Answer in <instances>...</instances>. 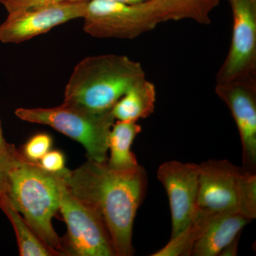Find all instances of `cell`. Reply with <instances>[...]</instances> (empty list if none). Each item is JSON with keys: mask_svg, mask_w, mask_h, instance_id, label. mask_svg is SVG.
<instances>
[{"mask_svg": "<svg viewBox=\"0 0 256 256\" xmlns=\"http://www.w3.org/2000/svg\"><path fill=\"white\" fill-rule=\"evenodd\" d=\"M242 172V168L226 160L200 164L196 208L210 213L238 210Z\"/></svg>", "mask_w": 256, "mask_h": 256, "instance_id": "obj_11", "label": "cell"}, {"mask_svg": "<svg viewBox=\"0 0 256 256\" xmlns=\"http://www.w3.org/2000/svg\"><path fill=\"white\" fill-rule=\"evenodd\" d=\"M252 220L237 210H228L212 216L204 233L196 242L192 256H216L240 235Z\"/></svg>", "mask_w": 256, "mask_h": 256, "instance_id": "obj_12", "label": "cell"}, {"mask_svg": "<svg viewBox=\"0 0 256 256\" xmlns=\"http://www.w3.org/2000/svg\"><path fill=\"white\" fill-rule=\"evenodd\" d=\"M238 210L249 220L256 218V175L242 170Z\"/></svg>", "mask_w": 256, "mask_h": 256, "instance_id": "obj_18", "label": "cell"}, {"mask_svg": "<svg viewBox=\"0 0 256 256\" xmlns=\"http://www.w3.org/2000/svg\"><path fill=\"white\" fill-rule=\"evenodd\" d=\"M15 114L26 122L50 126L80 143L86 151L88 159L108 161L109 134L116 121L112 110L96 112L64 101L54 108H20Z\"/></svg>", "mask_w": 256, "mask_h": 256, "instance_id": "obj_4", "label": "cell"}, {"mask_svg": "<svg viewBox=\"0 0 256 256\" xmlns=\"http://www.w3.org/2000/svg\"><path fill=\"white\" fill-rule=\"evenodd\" d=\"M169 8L172 20L188 18L210 24V14L220 4V0H164Z\"/></svg>", "mask_w": 256, "mask_h": 256, "instance_id": "obj_17", "label": "cell"}, {"mask_svg": "<svg viewBox=\"0 0 256 256\" xmlns=\"http://www.w3.org/2000/svg\"><path fill=\"white\" fill-rule=\"evenodd\" d=\"M200 164L181 162H166L156 172V178L164 186L172 215L171 238L188 227L197 207Z\"/></svg>", "mask_w": 256, "mask_h": 256, "instance_id": "obj_9", "label": "cell"}, {"mask_svg": "<svg viewBox=\"0 0 256 256\" xmlns=\"http://www.w3.org/2000/svg\"><path fill=\"white\" fill-rule=\"evenodd\" d=\"M60 192V212L68 228L62 238L64 256H117L100 217L74 196L62 176Z\"/></svg>", "mask_w": 256, "mask_h": 256, "instance_id": "obj_6", "label": "cell"}, {"mask_svg": "<svg viewBox=\"0 0 256 256\" xmlns=\"http://www.w3.org/2000/svg\"><path fill=\"white\" fill-rule=\"evenodd\" d=\"M156 86L146 78L130 88L112 109L116 120L132 121L146 118L156 109Z\"/></svg>", "mask_w": 256, "mask_h": 256, "instance_id": "obj_13", "label": "cell"}, {"mask_svg": "<svg viewBox=\"0 0 256 256\" xmlns=\"http://www.w3.org/2000/svg\"><path fill=\"white\" fill-rule=\"evenodd\" d=\"M4 137H3L2 130L1 124H0V146H2L6 143Z\"/></svg>", "mask_w": 256, "mask_h": 256, "instance_id": "obj_25", "label": "cell"}, {"mask_svg": "<svg viewBox=\"0 0 256 256\" xmlns=\"http://www.w3.org/2000/svg\"><path fill=\"white\" fill-rule=\"evenodd\" d=\"M60 173L48 172L21 154L10 171L6 191L15 210L57 256H64L62 238L52 225V220L60 210Z\"/></svg>", "mask_w": 256, "mask_h": 256, "instance_id": "obj_3", "label": "cell"}, {"mask_svg": "<svg viewBox=\"0 0 256 256\" xmlns=\"http://www.w3.org/2000/svg\"><path fill=\"white\" fill-rule=\"evenodd\" d=\"M84 30L96 38L132 40L172 20L164 0L126 4L112 0H88Z\"/></svg>", "mask_w": 256, "mask_h": 256, "instance_id": "obj_5", "label": "cell"}, {"mask_svg": "<svg viewBox=\"0 0 256 256\" xmlns=\"http://www.w3.org/2000/svg\"><path fill=\"white\" fill-rule=\"evenodd\" d=\"M240 236H237L234 239L233 242H230L225 248L220 252V256H235L237 255V250H238V244Z\"/></svg>", "mask_w": 256, "mask_h": 256, "instance_id": "obj_23", "label": "cell"}, {"mask_svg": "<svg viewBox=\"0 0 256 256\" xmlns=\"http://www.w3.org/2000/svg\"><path fill=\"white\" fill-rule=\"evenodd\" d=\"M228 1L233 12V32L217 84L256 77V0Z\"/></svg>", "mask_w": 256, "mask_h": 256, "instance_id": "obj_7", "label": "cell"}, {"mask_svg": "<svg viewBox=\"0 0 256 256\" xmlns=\"http://www.w3.org/2000/svg\"><path fill=\"white\" fill-rule=\"evenodd\" d=\"M139 62L124 55L92 56L70 74L64 100L96 112H108L134 82L146 78Z\"/></svg>", "mask_w": 256, "mask_h": 256, "instance_id": "obj_2", "label": "cell"}, {"mask_svg": "<svg viewBox=\"0 0 256 256\" xmlns=\"http://www.w3.org/2000/svg\"><path fill=\"white\" fill-rule=\"evenodd\" d=\"M112 1L126 3V4H138V3L144 2L149 0H112Z\"/></svg>", "mask_w": 256, "mask_h": 256, "instance_id": "obj_24", "label": "cell"}, {"mask_svg": "<svg viewBox=\"0 0 256 256\" xmlns=\"http://www.w3.org/2000/svg\"><path fill=\"white\" fill-rule=\"evenodd\" d=\"M52 138L46 133H40L30 138L20 151L25 159L38 162L50 150Z\"/></svg>", "mask_w": 256, "mask_h": 256, "instance_id": "obj_20", "label": "cell"}, {"mask_svg": "<svg viewBox=\"0 0 256 256\" xmlns=\"http://www.w3.org/2000/svg\"><path fill=\"white\" fill-rule=\"evenodd\" d=\"M21 156V153L14 144L6 142L0 146V198L8 191L10 171L12 170Z\"/></svg>", "mask_w": 256, "mask_h": 256, "instance_id": "obj_19", "label": "cell"}, {"mask_svg": "<svg viewBox=\"0 0 256 256\" xmlns=\"http://www.w3.org/2000/svg\"><path fill=\"white\" fill-rule=\"evenodd\" d=\"M256 77L220 82L216 95L223 100L238 129L242 146V170L256 174Z\"/></svg>", "mask_w": 256, "mask_h": 256, "instance_id": "obj_8", "label": "cell"}, {"mask_svg": "<svg viewBox=\"0 0 256 256\" xmlns=\"http://www.w3.org/2000/svg\"><path fill=\"white\" fill-rule=\"evenodd\" d=\"M42 169L50 173H60L66 169L65 156L58 150H50L38 162Z\"/></svg>", "mask_w": 256, "mask_h": 256, "instance_id": "obj_22", "label": "cell"}, {"mask_svg": "<svg viewBox=\"0 0 256 256\" xmlns=\"http://www.w3.org/2000/svg\"><path fill=\"white\" fill-rule=\"evenodd\" d=\"M0 208L9 218L18 240V252L21 256H57L54 250L42 242L31 227L12 204L8 195L0 198Z\"/></svg>", "mask_w": 256, "mask_h": 256, "instance_id": "obj_15", "label": "cell"}, {"mask_svg": "<svg viewBox=\"0 0 256 256\" xmlns=\"http://www.w3.org/2000/svg\"><path fill=\"white\" fill-rule=\"evenodd\" d=\"M82 1L88 0H0V4L4 6L8 14H13L62 3Z\"/></svg>", "mask_w": 256, "mask_h": 256, "instance_id": "obj_21", "label": "cell"}, {"mask_svg": "<svg viewBox=\"0 0 256 256\" xmlns=\"http://www.w3.org/2000/svg\"><path fill=\"white\" fill-rule=\"evenodd\" d=\"M215 213L196 208L192 222L184 230L170 238L165 246L152 256H190L198 239L204 233L212 216Z\"/></svg>", "mask_w": 256, "mask_h": 256, "instance_id": "obj_16", "label": "cell"}, {"mask_svg": "<svg viewBox=\"0 0 256 256\" xmlns=\"http://www.w3.org/2000/svg\"><path fill=\"white\" fill-rule=\"evenodd\" d=\"M67 188L100 217L117 256L134 254L132 230L138 208L146 196L148 178L141 165L119 171L105 162L88 159L74 170L60 172Z\"/></svg>", "mask_w": 256, "mask_h": 256, "instance_id": "obj_1", "label": "cell"}, {"mask_svg": "<svg viewBox=\"0 0 256 256\" xmlns=\"http://www.w3.org/2000/svg\"><path fill=\"white\" fill-rule=\"evenodd\" d=\"M141 131L142 128L137 122L114 121L108 138L110 158H108L107 164L110 168L124 171L139 166L131 146Z\"/></svg>", "mask_w": 256, "mask_h": 256, "instance_id": "obj_14", "label": "cell"}, {"mask_svg": "<svg viewBox=\"0 0 256 256\" xmlns=\"http://www.w3.org/2000/svg\"><path fill=\"white\" fill-rule=\"evenodd\" d=\"M88 1L62 3L8 14L0 24V42L22 43L72 20L82 18Z\"/></svg>", "mask_w": 256, "mask_h": 256, "instance_id": "obj_10", "label": "cell"}]
</instances>
